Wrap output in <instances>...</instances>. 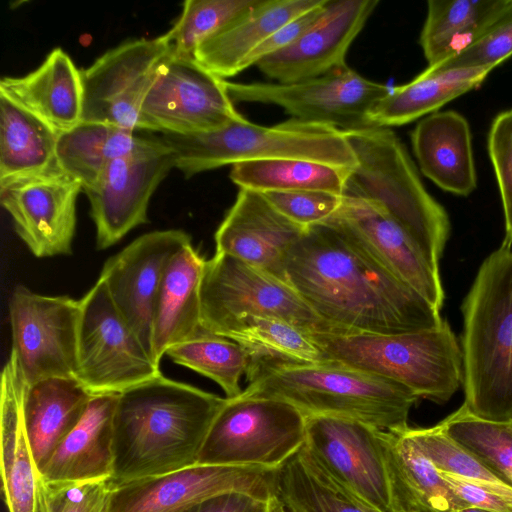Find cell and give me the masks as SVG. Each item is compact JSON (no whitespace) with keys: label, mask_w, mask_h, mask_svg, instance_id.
<instances>
[{"label":"cell","mask_w":512,"mask_h":512,"mask_svg":"<svg viewBox=\"0 0 512 512\" xmlns=\"http://www.w3.org/2000/svg\"><path fill=\"white\" fill-rule=\"evenodd\" d=\"M116 400L115 394L91 398L82 418L41 469L47 483L111 479Z\"/></svg>","instance_id":"4316f807"},{"label":"cell","mask_w":512,"mask_h":512,"mask_svg":"<svg viewBox=\"0 0 512 512\" xmlns=\"http://www.w3.org/2000/svg\"><path fill=\"white\" fill-rule=\"evenodd\" d=\"M342 198L333 217L395 277L440 311L445 296L439 269L415 241L376 205Z\"/></svg>","instance_id":"44dd1931"},{"label":"cell","mask_w":512,"mask_h":512,"mask_svg":"<svg viewBox=\"0 0 512 512\" xmlns=\"http://www.w3.org/2000/svg\"><path fill=\"white\" fill-rule=\"evenodd\" d=\"M512 0H429L419 43L428 66H436L481 38Z\"/></svg>","instance_id":"4dcf8cb0"},{"label":"cell","mask_w":512,"mask_h":512,"mask_svg":"<svg viewBox=\"0 0 512 512\" xmlns=\"http://www.w3.org/2000/svg\"><path fill=\"white\" fill-rule=\"evenodd\" d=\"M226 400L163 375L118 394L113 414V486L197 463Z\"/></svg>","instance_id":"7a4b0ae2"},{"label":"cell","mask_w":512,"mask_h":512,"mask_svg":"<svg viewBox=\"0 0 512 512\" xmlns=\"http://www.w3.org/2000/svg\"><path fill=\"white\" fill-rule=\"evenodd\" d=\"M490 68L435 70L427 67L410 82L390 87L368 114L370 126L392 127L439 111L448 102L478 88Z\"/></svg>","instance_id":"f1b7e54d"},{"label":"cell","mask_w":512,"mask_h":512,"mask_svg":"<svg viewBox=\"0 0 512 512\" xmlns=\"http://www.w3.org/2000/svg\"><path fill=\"white\" fill-rule=\"evenodd\" d=\"M260 0H186L182 12L166 32L172 56L194 59L196 48Z\"/></svg>","instance_id":"ab89813d"},{"label":"cell","mask_w":512,"mask_h":512,"mask_svg":"<svg viewBox=\"0 0 512 512\" xmlns=\"http://www.w3.org/2000/svg\"><path fill=\"white\" fill-rule=\"evenodd\" d=\"M422 174L442 190L468 196L477 187L470 125L460 113L437 111L422 118L411 132Z\"/></svg>","instance_id":"d4e9b609"},{"label":"cell","mask_w":512,"mask_h":512,"mask_svg":"<svg viewBox=\"0 0 512 512\" xmlns=\"http://www.w3.org/2000/svg\"><path fill=\"white\" fill-rule=\"evenodd\" d=\"M305 229L282 215L262 193L240 188L215 233L216 252L288 282L287 257Z\"/></svg>","instance_id":"7402d4cb"},{"label":"cell","mask_w":512,"mask_h":512,"mask_svg":"<svg viewBox=\"0 0 512 512\" xmlns=\"http://www.w3.org/2000/svg\"><path fill=\"white\" fill-rule=\"evenodd\" d=\"M384 445L399 512H455L467 507L403 435L385 431Z\"/></svg>","instance_id":"d6a6232c"},{"label":"cell","mask_w":512,"mask_h":512,"mask_svg":"<svg viewBox=\"0 0 512 512\" xmlns=\"http://www.w3.org/2000/svg\"><path fill=\"white\" fill-rule=\"evenodd\" d=\"M450 489L467 507L512 512V487L501 482L466 478L440 472Z\"/></svg>","instance_id":"bcb514c9"},{"label":"cell","mask_w":512,"mask_h":512,"mask_svg":"<svg viewBox=\"0 0 512 512\" xmlns=\"http://www.w3.org/2000/svg\"><path fill=\"white\" fill-rule=\"evenodd\" d=\"M438 424L512 487V420H485L471 414L462 405Z\"/></svg>","instance_id":"f35d334b"},{"label":"cell","mask_w":512,"mask_h":512,"mask_svg":"<svg viewBox=\"0 0 512 512\" xmlns=\"http://www.w3.org/2000/svg\"><path fill=\"white\" fill-rule=\"evenodd\" d=\"M246 376L245 397L281 399L306 417H345L393 433L409 427L420 399L402 384L336 362L265 366Z\"/></svg>","instance_id":"277c9868"},{"label":"cell","mask_w":512,"mask_h":512,"mask_svg":"<svg viewBox=\"0 0 512 512\" xmlns=\"http://www.w3.org/2000/svg\"><path fill=\"white\" fill-rule=\"evenodd\" d=\"M327 3L328 0H324L317 7L296 17L275 31L247 57L243 70L293 44L322 17Z\"/></svg>","instance_id":"7dc6e473"},{"label":"cell","mask_w":512,"mask_h":512,"mask_svg":"<svg viewBox=\"0 0 512 512\" xmlns=\"http://www.w3.org/2000/svg\"><path fill=\"white\" fill-rule=\"evenodd\" d=\"M205 263L190 243L168 264L152 322V356L158 365L171 347L192 338L202 328L200 292Z\"/></svg>","instance_id":"83f0119b"},{"label":"cell","mask_w":512,"mask_h":512,"mask_svg":"<svg viewBox=\"0 0 512 512\" xmlns=\"http://www.w3.org/2000/svg\"><path fill=\"white\" fill-rule=\"evenodd\" d=\"M512 56V7L475 43L454 57L436 65L435 70L460 68L494 69Z\"/></svg>","instance_id":"7bdbcfd3"},{"label":"cell","mask_w":512,"mask_h":512,"mask_svg":"<svg viewBox=\"0 0 512 512\" xmlns=\"http://www.w3.org/2000/svg\"><path fill=\"white\" fill-rule=\"evenodd\" d=\"M166 355L174 363L216 382L226 398L242 393L239 381L248 370L250 356L240 344L201 328L192 338L171 347Z\"/></svg>","instance_id":"74e56055"},{"label":"cell","mask_w":512,"mask_h":512,"mask_svg":"<svg viewBox=\"0 0 512 512\" xmlns=\"http://www.w3.org/2000/svg\"><path fill=\"white\" fill-rule=\"evenodd\" d=\"M286 277L334 333H408L444 321L333 216L305 229L288 254Z\"/></svg>","instance_id":"6da1fadb"},{"label":"cell","mask_w":512,"mask_h":512,"mask_svg":"<svg viewBox=\"0 0 512 512\" xmlns=\"http://www.w3.org/2000/svg\"><path fill=\"white\" fill-rule=\"evenodd\" d=\"M267 502L249 494L229 492L206 499L188 512H263Z\"/></svg>","instance_id":"c3c4849f"},{"label":"cell","mask_w":512,"mask_h":512,"mask_svg":"<svg viewBox=\"0 0 512 512\" xmlns=\"http://www.w3.org/2000/svg\"><path fill=\"white\" fill-rule=\"evenodd\" d=\"M9 315L11 354L28 386L50 378L76 379L79 300L41 295L18 285Z\"/></svg>","instance_id":"4fadbf2b"},{"label":"cell","mask_w":512,"mask_h":512,"mask_svg":"<svg viewBox=\"0 0 512 512\" xmlns=\"http://www.w3.org/2000/svg\"><path fill=\"white\" fill-rule=\"evenodd\" d=\"M172 168L175 156L161 139L156 147L113 160L83 189L96 227L97 249H107L148 222L149 201Z\"/></svg>","instance_id":"ac0fdd59"},{"label":"cell","mask_w":512,"mask_h":512,"mask_svg":"<svg viewBox=\"0 0 512 512\" xmlns=\"http://www.w3.org/2000/svg\"><path fill=\"white\" fill-rule=\"evenodd\" d=\"M364 504H365V503H364ZM365 505L367 506V508H368L369 512H380V511H377L376 509H374V508H372V507L368 506L367 504H365Z\"/></svg>","instance_id":"816d5d0a"},{"label":"cell","mask_w":512,"mask_h":512,"mask_svg":"<svg viewBox=\"0 0 512 512\" xmlns=\"http://www.w3.org/2000/svg\"><path fill=\"white\" fill-rule=\"evenodd\" d=\"M0 94L40 118L58 134L74 128L82 119V72L60 47L54 48L27 75L2 78Z\"/></svg>","instance_id":"cb8c5ba5"},{"label":"cell","mask_w":512,"mask_h":512,"mask_svg":"<svg viewBox=\"0 0 512 512\" xmlns=\"http://www.w3.org/2000/svg\"><path fill=\"white\" fill-rule=\"evenodd\" d=\"M190 243V236L183 230L149 232L110 257L100 273L99 280L152 358L156 298L171 259Z\"/></svg>","instance_id":"d6986e66"},{"label":"cell","mask_w":512,"mask_h":512,"mask_svg":"<svg viewBox=\"0 0 512 512\" xmlns=\"http://www.w3.org/2000/svg\"><path fill=\"white\" fill-rule=\"evenodd\" d=\"M330 362L395 381L446 403L463 382V355L449 323L408 333L309 332Z\"/></svg>","instance_id":"8992f818"},{"label":"cell","mask_w":512,"mask_h":512,"mask_svg":"<svg viewBox=\"0 0 512 512\" xmlns=\"http://www.w3.org/2000/svg\"><path fill=\"white\" fill-rule=\"evenodd\" d=\"M136 132L109 124L81 121L59 134L57 164L76 178L83 190L92 185L113 160L161 143L160 137H144Z\"/></svg>","instance_id":"1f68e13d"},{"label":"cell","mask_w":512,"mask_h":512,"mask_svg":"<svg viewBox=\"0 0 512 512\" xmlns=\"http://www.w3.org/2000/svg\"><path fill=\"white\" fill-rule=\"evenodd\" d=\"M81 190V183L56 162L40 172L0 180V202L34 256L70 255Z\"/></svg>","instance_id":"e0dca14e"},{"label":"cell","mask_w":512,"mask_h":512,"mask_svg":"<svg viewBox=\"0 0 512 512\" xmlns=\"http://www.w3.org/2000/svg\"><path fill=\"white\" fill-rule=\"evenodd\" d=\"M160 138L173 151L175 168L187 178L224 165L262 159H305L344 169L356 164L343 131L296 118L262 126L243 117L214 131L163 133Z\"/></svg>","instance_id":"52a82bcc"},{"label":"cell","mask_w":512,"mask_h":512,"mask_svg":"<svg viewBox=\"0 0 512 512\" xmlns=\"http://www.w3.org/2000/svg\"><path fill=\"white\" fill-rule=\"evenodd\" d=\"M140 118L142 130L187 135L220 129L243 116L235 109L223 79L194 59L171 55L156 73Z\"/></svg>","instance_id":"5bb4252c"},{"label":"cell","mask_w":512,"mask_h":512,"mask_svg":"<svg viewBox=\"0 0 512 512\" xmlns=\"http://www.w3.org/2000/svg\"><path fill=\"white\" fill-rule=\"evenodd\" d=\"M464 407L476 417L512 420V249L481 264L463 304Z\"/></svg>","instance_id":"3957f363"},{"label":"cell","mask_w":512,"mask_h":512,"mask_svg":"<svg viewBox=\"0 0 512 512\" xmlns=\"http://www.w3.org/2000/svg\"><path fill=\"white\" fill-rule=\"evenodd\" d=\"M324 0H260L254 7L204 40L194 60L225 79L243 71L247 57L279 28Z\"/></svg>","instance_id":"484cf974"},{"label":"cell","mask_w":512,"mask_h":512,"mask_svg":"<svg viewBox=\"0 0 512 512\" xmlns=\"http://www.w3.org/2000/svg\"><path fill=\"white\" fill-rule=\"evenodd\" d=\"M384 432L350 418L308 416L305 445L318 463L360 501L380 512H399Z\"/></svg>","instance_id":"7c38bea8"},{"label":"cell","mask_w":512,"mask_h":512,"mask_svg":"<svg viewBox=\"0 0 512 512\" xmlns=\"http://www.w3.org/2000/svg\"><path fill=\"white\" fill-rule=\"evenodd\" d=\"M27 386L10 354L2 370L0 394L3 498L8 512H48V484L36 464L25 425Z\"/></svg>","instance_id":"603a6c76"},{"label":"cell","mask_w":512,"mask_h":512,"mask_svg":"<svg viewBox=\"0 0 512 512\" xmlns=\"http://www.w3.org/2000/svg\"><path fill=\"white\" fill-rule=\"evenodd\" d=\"M282 215L302 227L332 217L342 205V195L325 191H286L262 193Z\"/></svg>","instance_id":"ee69618b"},{"label":"cell","mask_w":512,"mask_h":512,"mask_svg":"<svg viewBox=\"0 0 512 512\" xmlns=\"http://www.w3.org/2000/svg\"><path fill=\"white\" fill-rule=\"evenodd\" d=\"M76 379L92 395H118L162 375L99 280L79 300Z\"/></svg>","instance_id":"30bf717a"},{"label":"cell","mask_w":512,"mask_h":512,"mask_svg":"<svg viewBox=\"0 0 512 512\" xmlns=\"http://www.w3.org/2000/svg\"><path fill=\"white\" fill-rule=\"evenodd\" d=\"M378 4V0H328L324 14L309 30L256 66L276 83H294L347 65L352 42Z\"/></svg>","instance_id":"ffe728a7"},{"label":"cell","mask_w":512,"mask_h":512,"mask_svg":"<svg viewBox=\"0 0 512 512\" xmlns=\"http://www.w3.org/2000/svg\"><path fill=\"white\" fill-rule=\"evenodd\" d=\"M488 151L497 179L504 214L501 246H512V109L499 113L488 135Z\"/></svg>","instance_id":"b9f144b4"},{"label":"cell","mask_w":512,"mask_h":512,"mask_svg":"<svg viewBox=\"0 0 512 512\" xmlns=\"http://www.w3.org/2000/svg\"><path fill=\"white\" fill-rule=\"evenodd\" d=\"M349 170L305 159H262L232 165L230 179L260 193L313 190L342 195Z\"/></svg>","instance_id":"8d00e7d4"},{"label":"cell","mask_w":512,"mask_h":512,"mask_svg":"<svg viewBox=\"0 0 512 512\" xmlns=\"http://www.w3.org/2000/svg\"><path fill=\"white\" fill-rule=\"evenodd\" d=\"M47 484L48 512H110L111 479Z\"/></svg>","instance_id":"f6af8a7d"},{"label":"cell","mask_w":512,"mask_h":512,"mask_svg":"<svg viewBox=\"0 0 512 512\" xmlns=\"http://www.w3.org/2000/svg\"><path fill=\"white\" fill-rule=\"evenodd\" d=\"M276 497L293 512H369L304 444L276 468Z\"/></svg>","instance_id":"836d02e7"},{"label":"cell","mask_w":512,"mask_h":512,"mask_svg":"<svg viewBox=\"0 0 512 512\" xmlns=\"http://www.w3.org/2000/svg\"><path fill=\"white\" fill-rule=\"evenodd\" d=\"M276 468L195 463L163 475L113 486L110 512H188L213 496L241 492L276 497Z\"/></svg>","instance_id":"2e32d148"},{"label":"cell","mask_w":512,"mask_h":512,"mask_svg":"<svg viewBox=\"0 0 512 512\" xmlns=\"http://www.w3.org/2000/svg\"><path fill=\"white\" fill-rule=\"evenodd\" d=\"M200 293L201 326L218 336L246 316H273L307 332L334 333L288 282L226 253L206 260Z\"/></svg>","instance_id":"9c48e42d"},{"label":"cell","mask_w":512,"mask_h":512,"mask_svg":"<svg viewBox=\"0 0 512 512\" xmlns=\"http://www.w3.org/2000/svg\"><path fill=\"white\" fill-rule=\"evenodd\" d=\"M306 442V416L275 398H227L213 420L198 463L277 468Z\"/></svg>","instance_id":"ba28073f"},{"label":"cell","mask_w":512,"mask_h":512,"mask_svg":"<svg viewBox=\"0 0 512 512\" xmlns=\"http://www.w3.org/2000/svg\"><path fill=\"white\" fill-rule=\"evenodd\" d=\"M221 337L248 351L250 363L246 374L265 366L330 362L309 332L278 317L246 316Z\"/></svg>","instance_id":"e575fe53"},{"label":"cell","mask_w":512,"mask_h":512,"mask_svg":"<svg viewBox=\"0 0 512 512\" xmlns=\"http://www.w3.org/2000/svg\"><path fill=\"white\" fill-rule=\"evenodd\" d=\"M344 133L356 164L347 172L342 196L380 208L439 269L450 234L449 216L425 188L405 145L388 127Z\"/></svg>","instance_id":"5b68a950"},{"label":"cell","mask_w":512,"mask_h":512,"mask_svg":"<svg viewBox=\"0 0 512 512\" xmlns=\"http://www.w3.org/2000/svg\"><path fill=\"white\" fill-rule=\"evenodd\" d=\"M233 103L274 104L292 118L333 126L343 132L371 127L368 114L390 90L348 65L294 83H235L224 80Z\"/></svg>","instance_id":"8fae6325"},{"label":"cell","mask_w":512,"mask_h":512,"mask_svg":"<svg viewBox=\"0 0 512 512\" xmlns=\"http://www.w3.org/2000/svg\"><path fill=\"white\" fill-rule=\"evenodd\" d=\"M455 512H492V511H487V510H483V509H479V508H474V507H466V508H462L460 510H457Z\"/></svg>","instance_id":"f907efd6"},{"label":"cell","mask_w":512,"mask_h":512,"mask_svg":"<svg viewBox=\"0 0 512 512\" xmlns=\"http://www.w3.org/2000/svg\"><path fill=\"white\" fill-rule=\"evenodd\" d=\"M58 136L47 123L0 94V180L54 165Z\"/></svg>","instance_id":"d590c367"},{"label":"cell","mask_w":512,"mask_h":512,"mask_svg":"<svg viewBox=\"0 0 512 512\" xmlns=\"http://www.w3.org/2000/svg\"><path fill=\"white\" fill-rule=\"evenodd\" d=\"M172 55L165 33L153 39L126 41L81 70L83 122L138 131L141 106L161 64Z\"/></svg>","instance_id":"9a60e30c"},{"label":"cell","mask_w":512,"mask_h":512,"mask_svg":"<svg viewBox=\"0 0 512 512\" xmlns=\"http://www.w3.org/2000/svg\"><path fill=\"white\" fill-rule=\"evenodd\" d=\"M399 434L407 438L439 472L504 483L439 424L429 428L408 427Z\"/></svg>","instance_id":"60d3db41"},{"label":"cell","mask_w":512,"mask_h":512,"mask_svg":"<svg viewBox=\"0 0 512 512\" xmlns=\"http://www.w3.org/2000/svg\"><path fill=\"white\" fill-rule=\"evenodd\" d=\"M263 512H293V511L290 510L277 497H273L266 503V507Z\"/></svg>","instance_id":"681fc988"},{"label":"cell","mask_w":512,"mask_h":512,"mask_svg":"<svg viewBox=\"0 0 512 512\" xmlns=\"http://www.w3.org/2000/svg\"><path fill=\"white\" fill-rule=\"evenodd\" d=\"M92 397L75 378H50L27 386L25 425L40 471L82 418Z\"/></svg>","instance_id":"f546056e"}]
</instances>
